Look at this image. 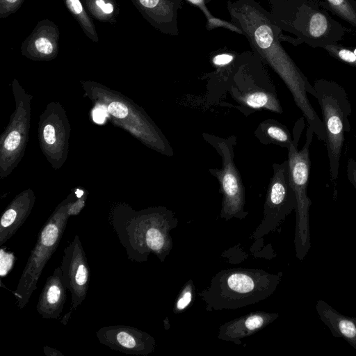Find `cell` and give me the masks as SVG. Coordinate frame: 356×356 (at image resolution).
Here are the masks:
<instances>
[{"label":"cell","mask_w":356,"mask_h":356,"mask_svg":"<svg viewBox=\"0 0 356 356\" xmlns=\"http://www.w3.org/2000/svg\"><path fill=\"white\" fill-rule=\"evenodd\" d=\"M282 273L257 268H230L217 273L200 293L207 311L236 309L264 300L276 290Z\"/></svg>","instance_id":"obj_1"},{"label":"cell","mask_w":356,"mask_h":356,"mask_svg":"<svg viewBox=\"0 0 356 356\" xmlns=\"http://www.w3.org/2000/svg\"><path fill=\"white\" fill-rule=\"evenodd\" d=\"M305 126L303 116L294 125L293 141L288 149L287 159L290 181L296 198L294 244L296 256L299 260L305 257L311 248L309 210L312 201L307 191L311 168L309 147L314 133L308 126L305 143L299 150L298 143Z\"/></svg>","instance_id":"obj_2"},{"label":"cell","mask_w":356,"mask_h":356,"mask_svg":"<svg viewBox=\"0 0 356 356\" xmlns=\"http://www.w3.org/2000/svg\"><path fill=\"white\" fill-rule=\"evenodd\" d=\"M321 106L332 181L339 175L346 133L350 131L351 105L344 88L333 81L318 79L313 86Z\"/></svg>","instance_id":"obj_3"},{"label":"cell","mask_w":356,"mask_h":356,"mask_svg":"<svg viewBox=\"0 0 356 356\" xmlns=\"http://www.w3.org/2000/svg\"><path fill=\"white\" fill-rule=\"evenodd\" d=\"M178 225L173 211L161 208L144 216L131 225L117 230L122 243L135 260H147L149 254L164 261L172 248L170 232Z\"/></svg>","instance_id":"obj_4"},{"label":"cell","mask_w":356,"mask_h":356,"mask_svg":"<svg viewBox=\"0 0 356 356\" xmlns=\"http://www.w3.org/2000/svg\"><path fill=\"white\" fill-rule=\"evenodd\" d=\"M202 137L222 158L221 168L209 170V173L218 179L220 192L222 195L220 217L226 221L234 218H245L248 212L244 209V186L234 162L236 137L230 136L227 138H221L207 133L202 134Z\"/></svg>","instance_id":"obj_5"},{"label":"cell","mask_w":356,"mask_h":356,"mask_svg":"<svg viewBox=\"0 0 356 356\" xmlns=\"http://www.w3.org/2000/svg\"><path fill=\"white\" fill-rule=\"evenodd\" d=\"M67 217L63 213L56 215L51 218L41 229L15 292L17 305L20 309L26 305L33 292L37 289L42 270L61 240Z\"/></svg>","instance_id":"obj_6"},{"label":"cell","mask_w":356,"mask_h":356,"mask_svg":"<svg viewBox=\"0 0 356 356\" xmlns=\"http://www.w3.org/2000/svg\"><path fill=\"white\" fill-rule=\"evenodd\" d=\"M264 206V216L251 238L257 241L275 230L285 218L296 210V198L292 188L288 160L273 164Z\"/></svg>","instance_id":"obj_7"},{"label":"cell","mask_w":356,"mask_h":356,"mask_svg":"<svg viewBox=\"0 0 356 356\" xmlns=\"http://www.w3.org/2000/svg\"><path fill=\"white\" fill-rule=\"evenodd\" d=\"M60 268L62 282L71 294L72 312L85 300L90 282L89 266L78 234L64 249Z\"/></svg>","instance_id":"obj_8"},{"label":"cell","mask_w":356,"mask_h":356,"mask_svg":"<svg viewBox=\"0 0 356 356\" xmlns=\"http://www.w3.org/2000/svg\"><path fill=\"white\" fill-rule=\"evenodd\" d=\"M101 343L123 353L147 355L156 347L154 339L148 333L126 326L104 327L97 332Z\"/></svg>","instance_id":"obj_9"},{"label":"cell","mask_w":356,"mask_h":356,"mask_svg":"<svg viewBox=\"0 0 356 356\" xmlns=\"http://www.w3.org/2000/svg\"><path fill=\"white\" fill-rule=\"evenodd\" d=\"M278 316V313L275 312H250L221 325L218 330V338L241 345L242 339L263 330L277 319Z\"/></svg>","instance_id":"obj_10"},{"label":"cell","mask_w":356,"mask_h":356,"mask_svg":"<svg viewBox=\"0 0 356 356\" xmlns=\"http://www.w3.org/2000/svg\"><path fill=\"white\" fill-rule=\"evenodd\" d=\"M67 289L62 282L60 266L56 268L50 275L42 290L36 309L44 318H58L66 300Z\"/></svg>","instance_id":"obj_11"},{"label":"cell","mask_w":356,"mask_h":356,"mask_svg":"<svg viewBox=\"0 0 356 356\" xmlns=\"http://www.w3.org/2000/svg\"><path fill=\"white\" fill-rule=\"evenodd\" d=\"M316 309L332 335L346 340L356 350V318L340 314L321 300L317 302Z\"/></svg>","instance_id":"obj_12"},{"label":"cell","mask_w":356,"mask_h":356,"mask_svg":"<svg viewBox=\"0 0 356 356\" xmlns=\"http://www.w3.org/2000/svg\"><path fill=\"white\" fill-rule=\"evenodd\" d=\"M254 135L262 144H275L287 149L293 141L286 127L274 119L261 122L256 129Z\"/></svg>","instance_id":"obj_13"},{"label":"cell","mask_w":356,"mask_h":356,"mask_svg":"<svg viewBox=\"0 0 356 356\" xmlns=\"http://www.w3.org/2000/svg\"><path fill=\"white\" fill-rule=\"evenodd\" d=\"M235 97L241 104L249 108L267 109L277 113L283 111L274 91L250 89L242 95H236Z\"/></svg>","instance_id":"obj_14"},{"label":"cell","mask_w":356,"mask_h":356,"mask_svg":"<svg viewBox=\"0 0 356 356\" xmlns=\"http://www.w3.org/2000/svg\"><path fill=\"white\" fill-rule=\"evenodd\" d=\"M333 13L356 28V0H325Z\"/></svg>","instance_id":"obj_15"},{"label":"cell","mask_w":356,"mask_h":356,"mask_svg":"<svg viewBox=\"0 0 356 356\" xmlns=\"http://www.w3.org/2000/svg\"><path fill=\"white\" fill-rule=\"evenodd\" d=\"M195 287L191 279L185 283L176 299L173 307V313L179 314L186 310L193 301Z\"/></svg>","instance_id":"obj_16"},{"label":"cell","mask_w":356,"mask_h":356,"mask_svg":"<svg viewBox=\"0 0 356 356\" xmlns=\"http://www.w3.org/2000/svg\"><path fill=\"white\" fill-rule=\"evenodd\" d=\"M330 56L356 67V54L340 44H330L323 48Z\"/></svg>","instance_id":"obj_17"},{"label":"cell","mask_w":356,"mask_h":356,"mask_svg":"<svg viewBox=\"0 0 356 356\" xmlns=\"http://www.w3.org/2000/svg\"><path fill=\"white\" fill-rule=\"evenodd\" d=\"M255 38L257 44L262 48L270 47L273 40L271 29L266 26L259 27L255 32Z\"/></svg>","instance_id":"obj_18"},{"label":"cell","mask_w":356,"mask_h":356,"mask_svg":"<svg viewBox=\"0 0 356 356\" xmlns=\"http://www.w3.org/2000/svg\"><path fill=\"white\" fill-rule=\"evenodd\" d=\"M66 2V5L68 8L71 10V12L76 17H79V20L81 22H83L84 24L86 25L87 27H89L92 35H94V32L92 31V28L90 25V22L86 17V15L84 13V10L82 7V5L79 0H65Z\"/></svg>","instance_id":"obj_19"},{"label":"cell","mask_w":356,"mask_h":356,"mask_svg":"<svg viewBox=\"0 0 356 356\" xmlns=\"http://www.w3.org/2000/svg\"><path fill=\"white\" fill-rule=\"evenodd\" d=\"M0 262V274L1 277H3L8 274L13 267L14 263L13 254L1 249Z\"/></svg>","instance_id":"obj_20"},{"label":"cell","mask_w":356,"mask_h":356,"mask_svg":"<svg viewBox=\"0 0 356 356\" xmlns=\"http://www.w3.org/2000/svg\"><path fill=\"white\" fill-rule=\"evenodd\" d=\"M36 50L44 55H49L54 51L52 42L45 37L38 38L34 42Z\"/></svg>","instance_id":"obj_21"},{"label":"cell","mask_w":356,"mask_h":356,"mask_svg":"<svg viewBox=\"0 0 356 356\" xmlns=\"http://www.w3.org/2000/svg\"><path fill=\"white\" fill-rule=\"evenodd\" d=\"M107 109L112 115L120 119L124 118L129 113L128 108L122 103L118 102H111Z\"/></svg>","instance_id":"obj_22"},{"label":"cell","mask_w":356,"mask_h":356,"mask_svg":"<svg viewBox=\"0 0 356 356\" xmlns=\"http://www.w3.org/2000/svg\"><path fill=\"white\" fill-rule=\"evenodd\" d=\"M21 136L19 132L17 131H13L9 134L8 137L6 139L4 147L8 151H13L15 149L19 143H20Z\"/></svg>","instance_id":"obj_23"},{"label":"cell","mask_w":356,"mask_h":356,"mask_svg":"<svg viewBox=\"0 0 356 356\" xmlns=\"http://www.w3.org/2000/svg\"><path fill=\"white\" fill-rule=\"evenodd\" d=\"M347 177L356 190V161L349 159L347 163Z\"/></svg>","instance_id":"obj_24"},{"label":"cell","mask_w":356,"mask_h":356,"mask_svg":"<svg viewBox=\"0 0 356 356\" xmlns=\"http://www.w3.org/2000/svg\"><path fill=\"white\" fill-rule=\"evenodd\" d=\"M44 138L47 143L54 144L56 141L55 138V129L54 127L51 124L45 126L43 131Z\"/></svg>","instance_id":"obj_25"},{"label":"cell","mask_w":356,"mask_h":356,"mask_svg":"<svg viewBox=\"0 0 356 356\" xmlns=\"http://www.w3.org/2000/svg\"><path fill=\"white\" fill-rule=\"evenodd\" d=\"M232 60V56L229 54H220L213 58V63L217 65H223L230 63Z\"/></svg>","instance_id":"obj_26"},{"label":"cell","mask_w":356,"mask_h":356,"mask_svg":"<svg viewBox=\"0 0 356 356\" xmlns=\"http://www.w3.org/2000/svg\"><path fill=\"white\" fill-rule=\"evenodd\" d=\"M105 114H106V113L103 110L96 109L95 111H94V120L98 123L102 122L104 120Z\"/></svg>","instance_id":"obj_27"},{"label":"cell","mask_w":356,"mask_h":356,"mask_svg":"<svg viewBox=\"0 0 356 356\" xmlns=\"http://www.w3.org/2000/svg\"><path fill=\"white\" fill-rule=\"evenodd\" d=\"M139 1L144 7L151 8L156 6L159 0H139Z\"/></svg>","instance_id":"obj_28"},{"label":"cell","mask_w":356,"mask_h":356,"mask_svg":"<svg viewBox=\"0 0 356 356\" xmlns=\"http://www.w3.org/2000/svg\"><path fill=\"white\" fill-rule=\"evenodd\" d=\"M102 11L105 13H111L113 11V6L111 3H106Z\"/></svg>","instance_id":"obj_29"},{"label":"cell","mask_w":356,"mask_h":356,"mask_svg":"<svg viewBox=\"0 0 356 356\" xmlns=\"http://www.w3.org/2000/svg\"><path fill=\"white\" fill-rule=\"evenodd\" d=\"M3 1L6 2V4L7 6H8V5L14 6V5H16L19 1V0H3Z\"/></svg>","instance_id":"obj_30"},{"label":"cell","mask_w":356,"mask_h":356,"mask_svg":"<svg viewBox=\"0 0 356 356\" xmlns=\"http://www.w3.org/2000/svg\"><path fill=\"white\" fill-rule=\"evenodd\" d=\"M96 4L98 7H99L102 10L104 8L106 3L103 0H97Z\"/></svg>","instance_id":"obj_31"},{"label":"cell","mask_w":356,"mask_h":356,"mask_svg":"<svg viewBox=\"0 0 356 356\" xmlns=\"http://www.w3.org/2000/svg\"><path fill=\"white\" fill-rule=\"evenodd\" d=\"M354 52L356 54V49L354 50Z\"/></svg>","instance_id":"obj_32"}]
</instances>
